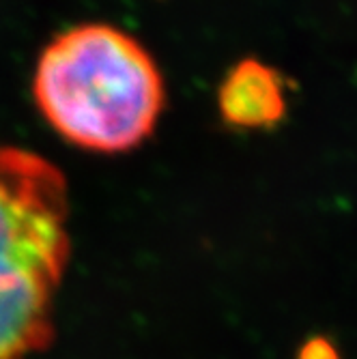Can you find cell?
<instances>
[{"label": "cell", "mask_w": 357, "mask_h": 359, "mask_svg": "<svg viewBox=\"0 0 357 359\" xmlns=\"http://www.w3.org/2000/svg\"><path fill=\"white\" fill-rule=\"evenodd\" d=\"M58 286L39 278L0 286V359H30L52 342Z\"/></svg>", "instance_id": "3"}, {"label": "cell", "mask_w": 357, "mask_h": 359, "mask_svg": "<svg viewBox=\"0 0 357 359\" xmlns=\"http://www.w3.org/2000/svg\"><path fill=\"white\" fill-rule=\"evenodd\" d=\"M286 80L271 65L256 58L239 60L217 90L222 118L239 129H269L288 110Z\"/></svg>", "instance_id": "4"}, {"label": "cell", "mask_w": 357, "mask_h": 359, "mask_svg": "<svg viewBox=\"0 0 357 359\" xmlns=\"http://www.w3.org/2000/svg\"><path fill=\"white\" fill-rule=\"evenodd\" d=\"M67 181L46 157L0 147V284L62 282L69 263Z\"/></svg>", "instance_id": "2"}, {"label": "cell", "mask_w": 357, "mask_h": 359, "mask_svg": "<svg viewBox=\"0 0 357 359\" xmlns=\"http://www.w3.org/2000/svg\"><path fill=\"white\" fill-rule=\"evenodd\" d=\"M32 97L56 134L93 153L140 147L166 104L164 78L149 50L102 22L69 28L46 46Z\"/></svg>", "instance_id": "1"}]
</instances>
